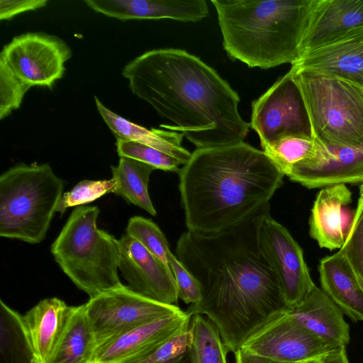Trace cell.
<instances>
[{
  "label": "cell",
  "mask_w": 363,
  "mask_h": 363,
  "mask_svg": "<svg viewBox=\"0 0 363 363\" xmlns=\"http://www.w3.org/2000/svg\"><path fill=\"white\" fill-rule=\"evenodd\" d=\"M155 169L153 166L143 162L120 157L118 164L111 167L112 178L116 186L114 194L152 216H156V210L148 193L150 176Z\"/></svg>",
  "instance_id": "25"
},
{
  "label": "cell",
  "mask_w": 363,
  "mask_h": 363,
  "mask_svg": "<svg viewBox=\"0 0 363 363\" xmlns=\"http://www.w3.org/2000/svg\"><path fill=\"white\" fill-rule=\"evenodd\" d=\"M320 363H350L346 347H339L330 351L323 355L320 359Z\"/></svg>",
  "instance_id": "38"
},
{
  "label": "cell",
  "mask_w": 363,
  "mask_h": 363,
  "mask_svg": "<svg viewBox=\"0 0 363 363\" xmlns=\"http://www.w3.org/2000/svg\"><path fill=\"white\" fill-rule=\"evenodd\" d=\"M131 92L174 125L196 149L242 143L250 123L238 111L240 97L218 72L186 50H149L123 69Z\"/></svg>",
  "instance_id": "2"
},
{
  "label": "cell",
  "mask_w": 363,
  "mask_h": 363,
  "mask_svg": "<svg viewBox=\"0 0 363 363\" xmlns=\"http://www.w3.org/2000/svg\"><path fill=\"white\" fill-rule=\"evenodd\" d=\"M228 57L249 67L293 65L313 0H211Z\"/></svg>",
  "instance_id": "4"
},
{
  "label": "cell",
  "mask_w": 363,
  "mask_h": 363,
  "mask_svg": "<svg viewBox=\"0 0 363 363\" xmlns=\"http://www.w3.org/2000/svg\"><path fill=\"white\" fill-rule=\"evenodd\" d=\"M321 289L354 322L363 321V288L353 268L338 251L319 264Z\"/></svg>",
  "instance_id": "21"
},
{
  "label": "cell",
  "mask_w": 363,
  "mask_h": 363,
  "mask_svg": "<svg viewBox=\"0 0 363 363\" xmlns=\"http://www.w3.org/2000/svg\"><path fill=\"white\" fill-rule=\"evenodd\" d=\"M352 223L340 252L363 281V194H360Z\"/></svg>",
  "instance_id": "32"
},
{
  "label": "cell",
  "mask_w": 363,
  "mask_h": 363,
  "mask_svg": "<svg viewBox=\"0 0 363 363\" xmlns=\"http://www.w3.org/2000/svg\"><path fill=\"white\" fill-rule=\"evenodd\" d=\"M116 182L111 178L103 180H82L70 191L62 194L56 208L62 216L68 208L84 206L102 196L114 193Z\"/></svg>",
  "instance_id": "31"
},
{
  "label": "cell",
  "mask_w": 363,
  "mask_h": 363,
  "mask_svg": "<svg viewBox=\"0 0 363 363\" xmlns=\"http://www.w3.org/2000/svg\"><path fill=\"white\" fill-rule=\"evenodd\" d=\"M48 3V0H0V19H11L21 13L45 7Z\"/></svg>",
  "instance_id": "36"
},
{
  "label": "cell",
  "mask_w": 363,
  "mask_h": 363,
  "mask_svg": "<svg viewBox=\"0 0 363 363\" xmlns=\"http://www.w3.org/2000/svg\"><path fill=\"white\" fill-rule=\"evenodd\" d=\"M360 194H363V182L362 183L360 188H359Z\"/></svg>",
  "instance_id": "42"
},
{
  "label": "cell",
  "mask_w": 363,
  "mask_h": 363,
  "mask_svg": "<svg viewBox=\"0 0 363 363\" xmlns=\"http://www.w3.org/2000/svg\"><path fill=\"white\" fill-rule=\"evenodd\" d=\"M95 12L118 20L169 18L199 21L208 15L205 0H85Z\"/></svg>",
  "instance_id": "18"
},
{
  "label": "cell",
  "mask_w": 363,
  "mask_h": 363,
  "mask_svg": "<svg viewBox=\"0 0 363 363\" xmlns=\"http://www.w3.org/2000/svg\"><path fill=\"white\" fill-rule=\"evenodd\" d=\"M118 240V270L128 287L150 299L179 306L177 285L170 268L128 235Z\"/></svg>",
  "instance_id": "13"
},
{
  "label": "cell",
  "mask_w": 363,
  "mask_h": 363,
  "mask_svg": "<svg viewBox=\"0 0 363 363\" xmlns=\"http://www.w3.org/2000/svg\"><path fill=\"white\" fill-rule=\"evenodd\" d=\"M70 47L60 38L45 33H27L5 45L0 58L23 83L51 87L63 77Z\"/></svg>",
  "instance_id": "9"
},
{
  "label": "cell",
  "mask_w": 363,
  "mask_h": 363,
  "mask_svg": "<svg viewBox=\"0 0 363 363\" xmlns=\"http://www.w3.org/2000/svg\"><path fill=\"white\" fill-rule=\"evenodd\" d=\"M308 189L363 182V147L325 145L317 140L314 156L286 175Z\"/></svg>",
  "instance_id": "15"
},
{
  "label": "cell",
  "mask_w": 363,
  "mask_h": 363,
  "mask_svg": "<svg viewBox=\"0 0 363 363\" xmlns=\"http://www.w3.org/2000/svg\"><path fill=\"white\" fill-rule=\"evenodd\" d=\"M85 310L97 348L134 328L183 311L179 306L141 296L123 284L90 298Z\"/></svg>",
  "instance_id": "8"
},
{
  "label": "cell",
  "mask_w": 363,
  "mask_h": 363,
  "mask_svg": "<svg viewBox=\"0 0 363 363\" xmlns=\"http://www.w3.org/2000/svg\"><path fill=\"white\" fill-rule=\"evenodd\" d=\"M191 347L196 363H227L228 352L214 323L201 314L191 316Z\"/></svg>",
  "instance_id": "28"
},
{
  "label": "cell",
  "mask_w": 363,
  "mask_h": 363,
  "mask_svg": "<svg viewBox=\"0 0 363 363\" xmlns=\"http://www.w3.org/2000/svg\"><path fill=\"white\" fill-rule=\"evenodd\" d=\"M236 363H284L264 357L240 347L235 352Z\"/></svg>",
  "instance_id": "37"
},
{
  "label": "cell",
  "mask_w": 363,
  "mask_h": 363,
  "mask_svg": "<svg viewBox=\"0 0 363 363\" xmlns=\"http://www.w3.org/2000/svg\"><path fill=\"white\" fill-rule=\"evenodd\" d=\"M291 69L339 78L363 88V27L303 52Z\"/></svg>",
  "instance_id": "16"
},
{
  "label": "cell",
  "mask_w": 363,
  "mask_h": 363,
  "mask_svg": "<svg viewBox=\"0 0 363 363\" xmlns=\"http://www.w3.org/2000/svg\"><path fill=\"white\" fill-rule=\"evenodd\" d=\"M317 149V140L305 133L284 135L262 150L272 159L286 176L296 165L313 157Z\"/></svg>",
  "instance_id": "27"
},
{
  "label": "cell",
  "mask_w": 363,
  "mask_h": 363,
  "mask_svg": "<svg viewBox=\"0 0 363 363\" xmlns=\"http://www.w3.org/2000/svg\"><path fill=\"white\" fill-rule=\"evenodd\" d=\"M259 246L277 276L288 308L300 303L315 285L301 247L288 230L270 214L260 228Z\"/></svg>",
  "instance_id": "12"
},
{
  "label": "cell",
  "mask_w": 363,
  "mask_h": 363,
  "mask_svg": "<svg viewBox=\"0 0 363 363\" xmlns=\"http://www.w3.org/2000/svg\"><path fill=\"white\" fill-rule=\"evenodd\" d=\"M30 87L20 80L0 58V119L20 107L26 92Z\"/></svg>",
  "instance_id": "33"
},
{
  "label": "cell",
  "mask_w": 363,
  "mask_h": 363,
  "mask_svg": "<svg viewBox=\"0 0 363 363\" xmlns=\"http://www.w3.org/2000/svg\"><path fill=\"white\" fill-rule=\"evenodd\" d=\"M0 363H31L35 353L23 315L0 301Z\"/></svg>",
  "instance_id": "26"
},
{
  "label": "cell",
  "mask_w": 363,
  "mask_h": 363,
  "mask_svg": "<svg viewBox=\"0 0 363 363\" xmlns=\"http://www.w3.org/2000/svg\"><path fill=\"white\" fill-rule=\"evenodd\" d=\"M96 348L85 304L73 306L67 325L48 363H91Z\"/></svg>",
  "instance_id": "24"
},
{
  "label": "cell",
  "mask_w": 363,
  "mask_h": 363,
  "mask_svg": "<svg viewBox=\"0 0 363 363\" xmlns=\"http://www.w3.org/2000/svg\"><path fill=\"white\" fill-rule=\"evenodd\" d=\"M116 149L120 157L132 158L153 166L156 169L179 172L182 163L177 158L148 145L116 138Z\"/></svg>",
  "instance_id": "30"
},
{
  "label": "cell",
  "mask_w": 363,
  "mask_h": 363,
  "mask_svg": "<svg viewBox=\"0 0 363 363\" xmlns=\"http://www.w3.org/2000/svg\"><path fill=\"white\" fill-rule=\"evenodd\" d=\"M287 312L315 335L336 348L347 347L350 326L340 308L320 288L315 286L300 303Z\"/></svg>",
  "instance_id": "20"
},
{
  "label": "cell",
  "mask_w": 363,
  "mask_h": 363,
  "mask_svg": "<svg viewBox=\"0 0 363 363\" xmlns=\"http://www.w3.org/2000/svg\"><path fill=\"white\" fill-rule=\"evenodd\" d=\"M192 341L191 323L150 354L130 363H162L182 353Z\"/></svg>",
  "instance_id": "35"
},
{
  "label": "cell",
  "mask_w": 363,
  "mask_h": 363,
  "mask_svg": "<svg viewBox=\"0 0 363 363\" xmlns=\"http://www.w3.org/2000/svg\"><path fill=\"white\" fill-rule=\"evenodd\" d=\"M361 27L363 0H313L301 42V54Z\"/></svg>",
  "instance_id": "19"
},
{
  "label": "cell",
  "mask_w": 363,
  "mask_h": 363,
  "mask_svg": "<svg viewBox=\"0 0 363 363\" xmlns=\"http://www.w3.org/2000/svg\"><path fill=\"white\" fill-rule=\"evenodd\" d=\"M352 193L345 184L322 188L314 201L309 220L310 235L320 247L340 249L350 231L353 216L347 209Z\"/></svg>",
  "instance_id": "17"
},
{
  "label": "cell",
  "mask_w": 363,
  "mask_h": 363,
  "mask_svg": "<svg viewBox=\"0 0 363 363\" xmlns=\"http://www.w3.org/2000/svg\"><path fill=\"white\" fill-rule=\"evenodd\" d=\"M250 125L257 133L262 148L284 135H311L303 100L290 71L252 103Z\"/></svg>",
  "instance_id": "10"
},
{
  "label": "cell",
  "mask_w": 363,
  "mask_h": 363,
  "mask_svg": "<svg viewBox=\"0 0 363 363\" xmlns=\"http://www.w3.org/2000/svg\"><path fill=\"white\" fill-rule=\"evenodd\" d=\"M97 206L76 207L51 246L64 273L92 298L121 286L119 240L97 227Z\"/></svg>",
  "instance_id": "5"
},
{
  "label": "cell",
  "mask_w": 363,
  "mask_h": 363,
  "mask_svg": "<svg viewBox=\"0 0 363 363\" xmlns=\"http://www.w3.org/2000/svg\"><path fill=\"white\" fill-rule=\"evenodd\" d=\"M31 363H45L43 361H42L40 359H39L36 355L33 359Z\"/></svg>",
  "instance_id": "40"
},
{
  "label": "cell",
  "mask_w": 363,
  "mask_h": 363,
  "mask_svg": "<svg viewBox=\"0 0 363 363\" xmlns=\"http://www.w3.org/2000/svg\"><path fill=\"white\" fill-rule=\"evenodd\" d=\"M162 363H196L191 344L180 354Z\"/></svg>",
  "instance_id": "39"
},
{
  "label": "cell",
  "mask_w": 363,
  "mask_h": 363,
  "mask_svg": "<svg viewBox=\"0 0 363 363\" xmlns=\"http://www.w3.org/2000/svg\"><path fill=\"white\" fill-rule=\"evenodd\" d=\"M72 309L58 298H48L23 315L35 355L44 362L51 358Z\"/></svg>",
  "instance_id": "22"
},
{
  "label": "cell",
  "mask_w": 363,
  "mask_h": 363,
  "mask_svg": "<svg viewBox=\"0 0 363 363\" xmlns=\"http://www.w3.org/2000/svg\"><path fill=\"white\" fill-rule=\"evenodd\" d=\"M94 100L100 116L116 138L155 148L177 158L182 165L189 160L191 153L182 145V133L156 128L147 129L111 111L96 96H94Z\"/></svg>",
  "instance_id": "23"
},
{
  "label": "cell",
  "mask_w": 363,
  "mask_h": 363,
  "mask_svg": "<svg viewBox=\"0 0 363 363\" xmlns=\"http://www.w3.org/2000/svg\"><path fill=\"white\" fill-rule=\"evenodd\" d=\"M359 280L360 284H361V285H362V288H363V281L360 280L359 279Z\"/></svg>",
  "instance_id": "43"
},
{
  "label": "cell",
  "mask_w": 363,
  "mask_h": 363,
  "mask_svg": "<svg viewBox=\"0 0 363 363\" xmlns=\"http://www.w3.org/2000/svg\"><path fill=\"white\" fill-rule=\"evenodd\" d=\"M125 234L136 240L169 267L168 255L170 250L168 241L154 222L142 216H133L128 220Z\"/></svg>",
  "instance_id": "29"
},
{
  "label": "cell",
  "mask_w": 363,
  "mask_h": 363,
  "mask_svg": "<svg viewBox=\"0 0 363 363\" xmlns=\"http://www.w3.org/2000/svg\"><path fill=\"white\" fill-rule=\"evenodd\" d=\"M178 174L187 230L202 235L230 228L269 203L284 177L263 150L244 142L196 149Z\"/></svg>",
  "instance_id": "3"
},
{
  "label": "cell",
  "mask_w": 363,
  "mask_h": 363,
  "mask_svg": "<svg viewBox=\"0 0 363 363\" xmlns=\"http://www.w3.org/2000/svg\"><path fill=\"white\" fill-rule=\"evenodd\" d=\"M168 262L176 282L179 298L187 304L199 303L203 292L196 279L171 251L168 255Z\"/></svg>",
  "instance_id": "34"
},
{
  "label": "cell",
  "mask_w": 363,
  "mask_h": 363,
  "mask_svg": "<svg viewBox=\"0 0 363 363\" xmlns=\"http://www.w3.org/2000/svg\"><path fill=\"white\" fill-rule=\"evenodd\" d=\"M269 212L267 203L221 232L186 230L177 242L175 256L203 292L201 300L186 312L207 315L234 353L288 308L277 276L259 246L260 228Z\"/></svg>",
  "instance_id": "1"
},
{
  "label": "cell",
  "mask_w": 363,
  "mask_h": 363,
  "mask_svg": "<svg viewBox=\"0 0 363 363\" xmlns=\"http://www.w3.org/2000/svg\"><path fill=\"white\" fill-rule=\"evenodd\" d=\"M303 363H320L319 360H311Z\"/></svg>",
  "instance_id": "41"
},
{
  "label": "cell",
  "mask_w": 363,
  "mask_h": 363,
  "mask_svg": "<svg viewBox=\"0 0 363 363\" xmlns=\"http://www.w3.org/2000/svg\"><path fill=\"white\" fill-rule=\"evenodd\" d=\"M307 111L311 135L328 146L363 147V88L307 70H289Z\"/></svg>",
  "instance_id": "7"
},
{
  "label": "cell",
  "mask_w": 363,
  "mask_h": 363,
  "mask_svg": "<svg viewBox=\"0 0 363 363\" xmlns=\"http://www.w3.org/2000/svg\"><path fill=\"white\" fill-rule=\"evenodd\" d=\"M186 311L126 331L99 347L91 363H130L146 357L191 323Z\"/></svg>",
  "instance_id": "14"
},
{
  "label": "cell",
  "mask_w": 363,
  "mask_h": 363,
  "mask_svg": "<svg viewBox=\"0 0 363 363\" xmlns=\"http://www.w3.org/2000/svg\"><path fill=\"white\" fill-rule=\"evenodd\" d=\"M64 182L48 164H19L0 177V236L30 244L45 238Z\"/></svg>",
  "instance_id": "6"
},
{
  "label": "cell",
  "mask_w": 363,
  "mask_h": 363,
  "mask_svg": "<svg viewBox=\"0 0 363 363\" xmlns=\"http://www.w3.org/2000/svg\"><path fill=\"white\" fill-rule=\"evenodd\" d=\"M241 347L284 363L319 360L335 349L303 326L286 309L252 335Z\"/></svg>",
  "instance_id": "11"
}]
</instances>
